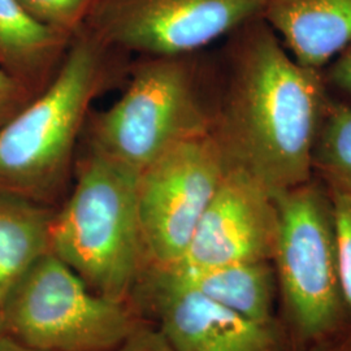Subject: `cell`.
Returning a JSON list of instances; mask_svg holds the SVG:
<instances>
[{
    "label": "cell",
    "mask_w": 351,
    "mask_h": 351,
    "mask_svg": "<svg viewBox=\"0 0 351 351\" xmlns=\"http://www.w3.org/2000/svg\"><path fill=\"white\" fill-rule=\"evenodd\" d=\"M229 37L211 132L228 167L276 197L314 177L315 139L330 94L322 72L298 63L262 16Z\"/></svg>",
    "instance_id": "cell-1"
},
{
    "label": "cell",
    "mask_w": 351,
    "mask_h": 351,
    "mask_svg": "<svg viewBox=\"0 0 351 351\" xmlns=\"http://www.w3.org/2000/svg\"><path fill=\"white\" fill-rule=\"evenodd\" d=\"M126 58L80 30L50 84L0 126V193L58 208L73 184L93 104Z\"/></svg>",
    "instance_id": "cell-2"
},
{
    "label": "cell",
    "mask_w": 351,
    "mask_h": 351,
    "mask_svg": "<svg viewBox=\"0 0 351 351\" xmlns=\"http://www.w3.org/2000/svg\"><path fill=\"white\" fill-rule=\"evenodd\" d=\"M137 177L86 150L51 221L50 251L90 289L130 303L147 268L137 210Z\"/></svg>",
    "instance_id": "cell-3"
},
{
    "label": "cell",
    "mask_w": 351,
    "mask_h": 351,
    "mask_svg": "<svg viewBox=\"0 0 351 351\" xmlns=\"http://www.w3.org/2000/svg\"><path fill=\"white\" fill-rule=\"evenodd\" d=\"M193 58L145 56L130 64L121 97L90 113L86 150L138 176L181 141L208 132L215 97Z\"/></svg>",
    "instance_id": "cell-4"
},
{
    "label": "cell",
    "mask_w": 351,
    "mask_h": 351,
    "mask_svg": "<svg viewBox=\"0 0 351 351\" xmlns=\"http://www.w3.org/2000/svg\"><path fill=\"white\" fill-rule=\"evenodd\" d=\"M278 233L272 263L278 317L297 351L350 332L339 276L335 203L313 177L275 197Z\"/></svg>",
    "instance_id": "cell-5"
},
{
    "label": "cell",
    "mask_w": 351,
    "mask_h": 351,
    "mask_svg": "<svg viewBox=\"0 0 351 351\" xmlns=\"http://www.w3.org/2000/svg\"><path fill=\"white\" fill-rule=\"evenodd\" d=\"M4 335L43 351H114L141 316L95 293L51 251L0 301Z\"/></svg>",
    "instance_id": "cell-6"
},
{
    "label": "cell",
    "mask_w": 351,
    "mask_h": 351,
    "mask_svg": "<svg viewBox=\"0 0 351 351\" xmlns=\"http://www.w3.org/2000/svg\"><path fill=\"white\" fill-rule=\"evenodd\" d=\"M265 0H93L81 30L124 56L195 55L262 16Z\"/></svg>",
    "instance_id": "cell-7"
},
{
    "label": "cell",
    "mask_w": 351,
    "mask_h": 351,
    "mask_svg": "<svg viewBox=\"0 0 351 351\" xmlns=\"http://www.w3.org/2000/svg\"><path fill=\"white\" fill-rule=\"evenodd\" d=\"M228 171L211 129L184 139L137 177V210L147 267L178 263Z\"/></svg>",
    "instance_id": "cell-8"
},
{
    "label": "cell",
    "mask_w": 351,
    "mask_h": 351,
    "mask_svg": "<svg viewBox=\"0 0 351 351\" xmlns=\"http://www.w3.org/2000/svg\"><path fill=\"white\" fill-rule=\"evenodd\" d=\"M132 306L177 351H297L281 320L261 323L233 313L147 267Z\"/></svg>",
    "instance_id": "cell-9"
},
{
    "label": "cell",
    "mask_w": 351,
    "mask_h": 351,
    "mask_svg": "<svg viewBox=\"0 0 351 351\" xmlns=\"http://www.w3.org/2000/svg\"><path fill=\"white\" fill-rule=\"evenodd\" d=\"M277 233L275 197L251 176L228 167L184 256L171 267L272 261Z\"/></svg>",
    "instance_id": "cell-10"
},
{
    "label": "cell",
    "mask_w": 351,
    "mask_h": 351,
    "mask_svg": "<svg viewBox=\"0 0 351 351\" xmlns=\"http://www.w3.org/2000/svg\"><path fill=\"white\" fill-rule=\"evenodd\" d=\"M262 17L298 63L317 72L351 43V0H265Z\"/></svg>",
    "instance_id": "cell-11"
},
{
    "label": "cell",
    "mask_w": 351,
    "mask_h": 351,
    "mask_svg": "<svg viewBox=\"0 0 351 351\" xmlns=\"http://www.w3.org/2000/svg\"><path fill=\"white\" fill-rule=\"evenodd\" d=\"M159 269L177 284L251 320L261 323L280 320L276 272L272 261L201 268L175 265Z\"/></svg>",
    "instance_id": "cell-12"
},
{
    "label": "cell",
    "mask_w": 351,
    "mask_h": 351,
    "mask_svg": "<svg viewBox=\"0 0 351 351\" xmlns=\"http://www.w3.org/2000/svg\"><path fill=\"white\" fill-rule=\"evenodd\" d=\"M72 39L38 23L19 0H0V68L36 95L58 73Z\"/></svg>",
    "instance_id": "cell-13"
},
{
    "label": "cell",
    "mask_w": 351,
    "mask_h": 351,
    "mask_svg": "<svg viewBox=\"0 0 351 351\" xmlns=\"http://www.w3.org/2000/svg\"><path fill=\"white\" fill-rule=\"evenodd\" d=\"M55 210L0 193V301L29 267L50 251Z\"/></svg>",
    "instance_id": "cell-14"
},
{
    "label": "cell",
    "mask_w": 351,
    "mask_h": 351,
    "mask_svg": "<svg viewBox=\"0 0 351 351\" xmlns=\"http://www.w3.org/2000/svg\"><path fill=\"white\" fill-rule=\"evenodd\" d=\"M313 172L330 193L351 197V104L329 97L313 150Z\"/></svg>",
    "instance_id": "cell-15"
},
{
    "label": "cell",
    "mask_w": 351,
    "mask_h": 351,
    "mask_svg": "<svg viewBox=\"0 0 351 351\" xmlns=\"http://www.w3.org/2000/svg\"><path fill=\"white\" fill-rule=\"evenodd\" d=\"M42 25L75 37L84 27L93 0H19Z\"/></svg>",
    "instance_id": "cell-16"
},
{
    "label": "cell",
    "mask_w": 351,
    "mask_h": 351,
    "mask_svg": "<svg viewBox=\"0 0 351 351\" xmlns=\"http://www.w3.org/2000/svg\"><path fill=\"white\" fill-rule=\"evenodd\" d=\"M335 203L339 276L349 315L351 333V197L330 193Z\"/></svg>",
    "instance_id": "cell-17"
},
{
    "label": "cell",
    "mask_w": 351,
    "mask_h": 351,
    "mask_svg": "<svg viewBox=\"0 0 351 351\" xmlns=\"http://www.w3.org/2000/svg\"><path fill=\"white\" fill-rule=\"evenodd\" d=\"M36 97L23 82L0 68V126L10 121Z\"/></svg>",
    "instance_id": "cell-18"
},
{
    "label": "cell",
    "mask_w": 351,
    "mask_h": 351,
    "mask_svg": "<svg viewBox=\"0 0 351 351\" xmlns=\"http://www.w3.org/2000/svg\"><path fill=\"white\" fill-rule=\"evenodd\" d=\"M114 351H177L162 330L141 316L125 341Z\"/></svg>",
    "instance_id": "cell-19"
},
{
    "label": "cell",
    "mask_w": 351,
    "mask_h": 351,
    "mask_svg": "<svg viewBox=\"0 0 351 351\" xmlns=\"http://www.w3.org/2000/svg\"><path fill=\"white\" fill-rule=\"evenodd\" d=\"M328 90L333 88L351 104V43L322 71Z\"/></svg>",
    "instance_id": "cell-20"
},
{
    "label": "cell",
    "mask_w": 351,
    "mask_h": 351,
    "mask_svg": "<svg viewBox=\"0 0 351 351\" xmlns=\"http://www.w3.org/2000/svg\"><path fill=\"white\" fill-rule=\"evenodd\" d=\"M306 351H351V333L349 332L342 337L315 346L313 349Z\"/></svg>",
    "instance_id": "cell-21"
},
{
    "label": "cell",
    "mask_w": 351,
    "mask_h": 351,
    "mask_svg": "<svg viewBox=\"0 0 351 351\" xmlns=\"http://www.w3.org/2000/svg\"><path fill=\"white\" fill-rule=\"evenodd\" d=\"M0 351H43L27 346L25 343L17 341V339H12L7 335H3L0 337Z\"/></svg>",
    "instance_id": "cell-22"
},
{
    "label": "cell",
    "mask_w": 351,
    "mask_h": 351,
    "mask_svg": "<svg viewBox=\"0 0 351 351\" xmlns=\"http://www.w3.org/2000/svg\"><path fill=\"white\" fill-rule=\"evenodd\" d=\"M4 335V330H3V319H1V310H0V337Z\"/></svg>",
    "instance_id": "cell-23"
}]
</instances>
